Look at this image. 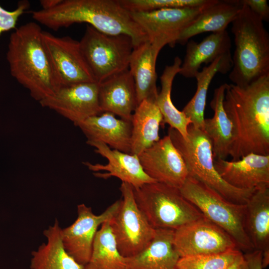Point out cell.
Returning <instances> with one entry per match:
<instances>
[{"label": "cell", "instance_id": "obj_16", "mask_svg": "<svg viewBox=\"0 0 269 269\" xmlns=\"http://www.w3.org/2000/svg\"><path fill=\"white\" fill-rule=\"evenodd\" d=\"M95 147V151L108 160L106 164H93L89 162L83 163L97 177L108 179L115 177L122 182L137 188L145 184L156 182L144 171L137 155L113 149L99 141H86Z\"/></svg>", "mask_w": 269, "mask_h": 269}, {"label": "cell", "instance_id": "obj_24", "mask_svg": "<svg viewBox=\"0 0 269 269\" xmlns=\"http://www.w3.org/2000/svg\"><path fill=\"white\" fill-rule=\"evenodd\" d=\"M131 122L130 153L138 155L160 139L159 127L163 125V118L155 100L145 99L139 103Z\"/></svg>", "mask_w": 269, "mask_h": 269}, {"label": "cell", "instance_id": "obj_37", "mask_svg": "<svg viewBox=\"0 0 269 269\" xmlns=\"http://www.w3.org/2000/svg\"><path fill=\"white\" fill-rule=\"evenodd\" d=\"M62 0H41L40 3L42 10L51 9L58 5Z\"/></svg>", "mask_w": 269, "mask_h": 269}, {"label": "cell", "instance_id": "obj_31", "mask_svg": "<svg viewBox=\"0 0 269 269\" xmlns=\"http://www.w3.org/2000/svg\"><path fill=\"white\" fill-rule=\"evenodd\" d=\"M242 253L236 249L218 254L180 257L175 269H225Z\"/></svg>", "mask_w": 269, "mask_h": 269}, {"label": "cell", "instance_id": "obj_26", "mask_svg": "<svg viewBox=\"0 0 269 269\" xmlns=\"http://www.w3.org/2000/svg\"><path fill=\"white\" fill-rule=\"evenodd\" d=\"M227 84L214 90L210 107L212 118L205 119L203 131L211 141L214 158L226 159L229 156L233 142V126L223 106Z\"/></svg>", "mask_w": 269, "mask_h": 269}, {"label": "cell", "instance_id": "obj_18", "mask_svg": "<svg viewBox=\"0 0 269 269\" xmlns=\"http://www.w3.org/2000/svg\"><path fill=\"white\" fill-rule=\"evenodd\" d=\"M99 84V102L102 113L131 121L138 104L134 80L129 69Z\"/></svg>", "mask_w": 269, "mask_h": 269}, {"label": "cell", "instance_id": "obj_33", "mask_svg": "<svg viewBox=\"0 0 269 269\" xmlns=\"http://www.w3.org/2000/svg\"><path fill=\"white\" fill-rule=\"evenodd\" d=\"M27 2L20 3L14 10L9 11L3 8L0 5V35L5 31L15 28L19 17L28 8Z\"/></svg>", "mask_w": 269, "mask_h": 269}, {"label": "cell", "instance_id": "obj_25", "mask_svg": "<svg viewBox=\"0 0 269 269\" xmlns=\"http://www.w3.org/2000/svg\"><path fill=\"white\" fill-rule=\"evenodd\" d=\"M242 6L240 0H219L205 9L179 35L177 43L184 45L189 39L204 32L226 30Z\"/></svg>", "mask_w": 269, "mask_h": 269}, {"label": "cell", "instance_id": "obj_7", "mask_svg": "<svg viewBox=\"0 0 269 269\" xmlns=\"http://www.w3.org/2000/svg\"><path fill=\"white\" fill-rule=\"evenodd\" d=\"M179 190L206 219L229 235L241 252L245 254L255 250L245 229V204H235L227 200L189 175Z\"/></svg>", "mask_w": 269, "mask_h": 269}, {"label": "cell", "instance_id": "obj_29", "mask_svg": "<svg viewBox=\"0 0 269 269\" xmlns=\"http://www.w3.org/2000/svg\"><path fill=\"white\" fill-rule=\"evenodd\" d=\"M181 59L178 56L174 58L172 64L165 67L160 77L161 90L158 93L155 102L163 118V125L167 124L170 128L177 131L186 139L188 127L191 121L184 114L173 105L171 98L173 81L180 71Z\"/></svg>", "mask_w": 269, "mask_h": 269}, {"label": "cell", "instance_id": "obj_5", "mask_svg": "<svg viewBox=\"0 0 269 269\" xmlns=\"http://www.w3.org/2000/svg\"><path fill=\"white\" fill-rule=\"evenodd\" d=\"M186 139L175 129L169 128L168 134L181 155L189 175L211 188L227 200L245 204L256 189L235 187L226 182L216 170L210 140L203 131L190 124Z\"/></svg>", "mask_w": 269, "mask_h": 269}, {"label": "cell", "instance_id": "obj_34", "mask_svg": "<svg viewBox=\"0 0 269 269\" xmlns=\"http://www.w3.org/2000/svg\"><path fill=\"white\" fill-rule=\"evenodd\" d=\"M242 4H245L263 21L269 19V6L266 0H242Z\"/></svg>", "mask_w": 269, "mask_h": 269}, {"label": "cell", "instance_id": "obj_32", "mask_svg": "<svg viewBox=\"0 0 269 269\" xmlns=\"http://www.w3.org/2000/svg\"><path fill=\"white\" fill-rule=\"evenodd\" d=\"M130 12H144L163 8H182L204 4L208 0H119Z\"/></svg>", "mask_w": 269, "mask_h": 269}, {"label": "cell", "instance_id": "obj_11", "mask_svg": "<svg viewBox=\"0 0 269 269\" xmlns=\"http://www.w3.org/2000/svg\"><path fill=\"white\" fill-rule=\"evenodd\" d=\"M173 241L180 257L215 255L238 249L227 233L205 217L174 230Z\"/></svg>", "mask_w": 269, "mask_h": 269}, {"label": "cell", "instance_id": "obj_14", "mask_svg": "<svg viewBox=\"0 0 269 269\" xmlns=\"http://www.w3.org/2000/svg\"><path fill=\"white\" fill-rule=\"evenodd\" d=\"M137 156L144 171L157 182L179 189L189 176L184 160L168 135Z\"/></svg>", "mask_w": 269, "mask_h": 269}, {"label": "cell", "instance_id": "obj_20", "mask_svg": "<svg viewBox=\"0 0 269 269\" xmlns=\"http://www.w3.org/2000/svg\"><path fill=\"white\" fill-rule=\"evenodd\" d=\"M245 226L254 250L262 252V266L269 264V186L256 189L245 204Z\"/></svg>", "mask_w": 269, "mask_h": 269}, {"label": "cell", "instance_id": "obj_15", "mask_svg": "<svg viewBox=\"0 0 269 269\" xmlns=\"http://www.w3.org/2000/svg\"><path fill=\"white\" fill-rule=\"evenodd\" d=\"M99 86L98 83L91 82L61 87L39 103L76 126L91 117L103 113L99 102Z\"/></svg>", "mask_w": 269, "mask_h": 269}, {"label": "cell", "instance_id": "obj_17", "mask_svg": "<svg viewBox=\"0 0 269 269\" xmlns=\"http://www.w3.org/2000/svg\"><path fill=\"white\" fill-rule=\"evenodd\" d=\"M216 170L231 185L252 190L269 186V155L249 153L236 161L214 158Z\"/></svg>", "mask_w": 269, "mask_h": 269}, {"label": "cell", "instance_id": "obj_27", "mask_svg": "<svg viewBox=\"0 0 269 269\" xmlns=\"http://www.w3.org/2000/svg\"><path fill=\"white\" fill-rule=\"evenodd\" d=\"M61 231L58 220L55 219L54 224L43 231L47 242L32 252L31 269H83L65 250Z\"/></svg>", "mask_w": 269, "mask_h": 269}, {"label": "cell", "instance_id": "obj_35", "mask_svg": "<svg viewBox=\"0 0 269 269\" xmlns=\"http://www.w3.org/2000/svg\"><path fill=\"white\" fill-rule=\"evenodd\" d=\"M248 269H264L262 266V252L254 250L243 254Z\"/></svg>", "mask_w": 269, "mask_h": 269}, {"label": "cell", "instance_id": "obj_2", "mask_svg": "<svg viewBox=\"0 0 269 269\" xmlns=\"http://www.w3.org/2000/svg\"><path fill=\"white\" fill-rule=\"evenodd\" d=\"M32 17L54 30L76 23H87L106 34L129 36L134 48L147 41L131 12L119 0H62L51 9L33 11Z\"/></svg>", "mask_w": 269, "mask_h": 269}, {"label": "cell", "instance_id": "obj_10", "mask_svg": "<svg viewBox=\"0 0 269 269\" xmlns=\"http://www.w3.org/2000/svg\"><path fill=\"white\" fill-rule=\"evenodd\" d=\"M218 0L192 7L163 8L131 12L132 17L151 43L174 47L181 32L205 9Z\"/></svg>", "mask_w": 269, "mask_h": 269}, {"label": "cell", "instance_id": "obj_3", "mask_svg": "<svg viewBox=\"0 0 269 269\" xmlns=\"http://www.w3.org/2000/svg\"><path fill=\"white\" fill-rule=\"evenodd\" d=\"M42 32L35 22L20 25L10 34L6 52L11 76L39 102L60 88Z\"/></svg>", "mask_w": 269, "mask_h": 269}, {"label": "cell", "instance_id": "obj_8", "mask_svg": "<svg viewBox=\"0 0 269 269\" xmlns=\"http://www.w3.org/2000/svg\"><path fill=\"white\" fill-rule=\"evenodd\" d=\"M79 43L96 82L100 83L129 69L134 49L133 41L129 36L106 34L88 25Z\"/></svg>", "mask_w": 269, "mask_h": 269}, {"label": "cell", "instance_id": "obj_22", "mask_svg": "<svg viewBox=\"0 0 269 269\" xmlns=\"http://www.w3.org/2000/svg\"><path fill=\"white\" fill-rule=\"evenodd\" d=\"M186 44L178 73L186 78H194L202 64H210L220 57L231 55V41L227 30L212 33L199 43L191 40Z\"/></svg>", "mask_w": 269, "mask_h": 269}, {"label": "cell", "instance_id": "obj_13", "mask_svg": "<svg viewBox=\"0 0 269 269\" xmlns=\"http://www.w3.org/2000/svg\"><path fill=\"white\" fill-rule=\"evenodd\" d=\"M121 203L118 200L100 215L95 214L91 207L84 204L77 206V217L69 226L62 229V239L68 254L84 267L89 261L94 240L98 228L110 220Z\"/></svg>", "mask_w": 269, "mask_h": 269}, {"label": "cell", "instance_id": "obj_28", "mask_svg": "<svg viewBox=\"0 0 269 269\" xmlns=\"http://www.w3.org/2000/svg\"><path fill=\"white\" fill-rule=\"evenodd\" d=\"M232 67V57L230 55L217 59L195 75L196 91L182 111L194 127L203 130L207 92L213 77L217 73L226 74L230 71Z\"/></svg>", "mask_w": 269, "mask_h": 269}, {"label": "cell", "instance_id": "obj_1", "mask_svg": "<svg viewBox=\"0 0 269 269\" xmlns=\"http://www.w3.org/2000/svg\"><path fill=\"white\" fill-rule=\"evenodd\" d=\"M223 106L233 126L232 161L269 155V74L245 86L227 84Z\"/></svg>", "mask_w": 269, "mask_h": 269}, {"label": "cell", "instance_id": "obj_9", "mask_svg": "<svg viewBox=\"0 0 269 269\" xmlns=\"http://www.w3.org/2000/svg\"><path fill=\"white\" fill-rule=\"evenodd\" d=\"M120 190V205L109 223L119 252L124 257L129 258L137 254L149 244L155 229L139 209L133 187L122 182Z\"/></svg>", "mask_w": 269, "mask_h": 269}, {"label": "cell", "instance_id": "obj_6", "mask_svg": "<svg viewBox=\"0 0 269 269\" xmlns=\"http://www.w3.org/2000/svg\"><path fill=\"white\" fill-rule=\"evenodd\" d=\"M133 189L139 209L154 229L174 231L204 217L178 188L156 182Z\"/></svg>", "mask_w": 269, "mask_h": 269}, {"label": "cell", "instance_id": "obj_23", "mask_svg": "<svg viewBox=\"0 0 269 269\" xmlns=\"http://www.w3.org/2000/svg\"><path fill=\"white\" fill-rule=\"evenodd\" d=\"M174 230L155 229L149 244L133 257L126 258L127 269H175L180 258L173 245Z\"/></svg>", "mask_w": 269, "mask_h": 269}, {"label": "cell", "instance_id": "obj_12", "mask_svg": "<svg viewBox=\"0 0 269 269\" xmlns=\"http://www.w3.org/2000/svg\"><path fill=\"white\" fill-rule=\"evenodd\" d=\"M42 37L60 88L96 82L82 53L79 41L44 31Z\"/></svg>", "mask_w": 269, "mask_h": 269}, {"label": "cell", "instance_id": "obj_4", "mask_svg": "<svg viewBox=\"0 0 269 269\" xmlns=\"http://www.w3.org/2000/svg\"><path fill=\"white\" fill-rule=\"evenodd\" d=\"M263 21L242 4L231 23L235 50L229 78L233 84L245 86L269 74V35Z\"/></svg>", "mask_w": 269, "mask_h": 269}, {"label": "cell", "instance_id": "obj_21", "mask_svg": "<svg viewBox=\"0 0 269 269\" xmlns=\"http://www.w3.org/2000/svg\"><path fill=\"white\" fill-rule=\"evenodd\" d=\"M163 47L147 40L133 49L129 69L134 80L137 104L144 100L157 98L156 63Z\"/></svg>", "mask_w": 269, "mask_h": 269}, {"label": "cell", "instance_id": "obj_30", "mask_svg": "<svg viewBox=\"0 0 269 269\" xmlns=\"http://www.w3.org/2000/svg\"><path fill=\"white\" fill-rule=\"evenodd\" d=\"M109 220L98 229L90 260L83 269H127L126 258L118 251Z\"/></svg>", "mask_w": 269, "mask_h": 269}, {"label": "cell", "instance_id": "obj_36", "mask_svg": "<svg viewBox=\"0 0 269 269\" xmlns=\"http://www.w3.org/2000/svg\"><path fill=\"white\" fill-rule=\"evenodd\" d=\"M225 269H248L243 253L240 254L232 264Z\"/></svg>", "mask_w": 269, "mask_h": 269}, {"label": "cell", "instance_id": "obj_19", "mask_svg": "<svg viewBox=\"0 0 269 269\" xmlns=\"http://www.w3.org/2000/svg\"><path fill=\"white\" fill-rule=\"evenodd\" d=\"M87 141H99L111 148L130 153L132 134L131 121L118 119L105 112L77 124Z\"/></svg>", "mask_w": 269, "mask_h": 269}]
</instances>
